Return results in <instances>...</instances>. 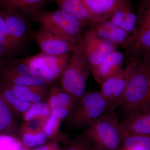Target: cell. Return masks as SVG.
I'll return each instance as SVG.
<instances>
[{"label": "cell", "mask_w": 150, "mask_h": 150, "mask_svg": "<svg viewBox=\"0 0 150 150\" xmlns=\"http://www.w3.org/2000/svg\"><path fill=\"white\" fill-rule=\"evenodd\" d=\"M140 23H150V0H143L139 7V16Z\"/></svg>", "instance_id": "29"}, {"label": "cell", "mask_w": 150, "mask_h": 150, "mask_svg": "<svg viewBox=\"0 0 150 150\" xmlns=\"http://www.w3.org/2000/svg\"><path fill=\"white\" fill-rule=\"evenodd\" d=\"M65 150H97L85 138L70 143Z\"/></svg>", "instance_id": "30"}, {"label": "cell", "mask_w": 150, "mask_h": 150, "mask_svg": "<svg viewBox=\"0 0 150 150\" xmlns=\"http://www.w3.org/2000/svg\"><path fill=\"white\" fill-rule=\"evenodd\" d=\"M84 134L97 150H118L123 140L120 122L114 111L102 115L86 128Z\"/></svg>", "instance_id": "3"}, {"label": "cell", "mask_w": 150, "mask_h": 150, "mask_svg": "<svg viewBox=\"0 0 150 150\" xmlns=\"http://www.w3.org/2000/svg\"><path fill=\"white\" fill-rule=\"evenodd\" d=\"M20 133L23 143L28 148H36L42 146L48 138L42 129L32 130L23 125L20 129Z\"/></svg>", "instance_id": "23"}, {"label": "cell", "mask_w": 150, "mask_h": 150, "mask_svg": "<svg viewBox=\"0 0 150 150\" xmlns=\"http://www.w3.org/2000/svg\"><path fill=\"white\" fill-rule=\"evenodd\" d=\"M79 100L57 86L51 88L47 103L51 114L60 120L69 117Z\"/></svg>", "instance_id": "11"}, {"label": "cell", "mask_w": 150, "mask_h": 150, "mask_svg": "<svg viewBox=\"0 0 150 150\" xmlns=\"http://www.w3.org/2000/svg\"><path fill=\"white\" fill-rule=\"evenodd\" d=\"M81 46L91 69L100 64L115 50V46L99 37L93 28L83 35Z\"/></svg>", "instance_id": "9"}, {"label": "cell", "mask_w": 150, "mask_h": 150, "mask_svg": "<svg viewBox=\"0 0 150 150\" xmlns=\"http://www.w3.org/2000/svg\"><path fill=\"white\" fill-rule=\"evenodd\" d=\"M62 120L56 118L53 114H50L45 119L42 125V129L48 137H54L60 128Z\"/></svg>", "instance_id": "27"}, {"label": "cell", "mask_w": 150, "mask_h": 150, "mask_svg": "<svg viewBox=\"0 0 150 150\" xmlns=\"http://www.w3.org/2000/svg\"><path fill=\"white\" fill-rule=\"evenodd\" d=\"M124 56L121 52L114 50L100 64L91 69L94 79L98 83L118 73L122 68Z\"/></svg>", "instance_id": "13"}, {"label": "cell", "mask_w": 150, "mask_h": 150, "mask_svg": "<svg viewBox=\"0 0 150 150\" xmlns=\"http://www.w3.org/2000/svg\"><path fill=\"white\" fill-rule=\"evenodd\" d=\"M17 131L15 115L0 93V135L14 137Z\"/></svg>", "instance_id": "22"}, {"label": "cell", "mask_w": 150, "mask_h": 150, "mask_svg": "<svg viewBox=\"0 0 150 150\" xmlns=\"http://www.w3.org/2000/svg\"><path fill=\"white\" fill-rule=\"evenodd\" d=\"M51 144L43 145L35 148L33 150H49L51 147Z\"/></svg>", "instance_id": "33"}, {"label": "cell", "mask_w": 150, "mask_h": 150, "mask_svg": "<svg viewBox=\"0 0 150 150\" xmlns=\"http://www.w3.org/2000/svg\"><path fill=\"white\" fill-rule=\"evenodd\" d=\"M91 74V65L82 48L73 52L61 77L62 88L79 100L86 92L87 81Z\"/></svg>", "instance_id": "5"}, {"label": "cell", "mask_w": 150, "mask_h": 150, "mask_svg": "<svg viewBox=\"0 0 150 150\" xmlns=\"http://www.w3.org/2000/svg\"><path fill=\"white\" fill-rule=\"evenodd\" d=\"M123 139L132 135L150 134V111L128 114L120 123Z\"/></svg>", "instance_id": "12"}, {"label": "cell", "mask_w": 150, "mask_h": 150, "mask_svg": "<svg viewBox=\"0 0 150 150\" xmlns=\"http://www.w3.org/2000/svg\"><path fill=\"white\" fill-rule=\"evenodd\" d=\"M121 145L122 148L127 150H150V134L127 136Z\"/></svg>", "instance_id": "24"}, {"label": "cell", "mask_w": 150, "mask_h": 150, "mask_svg": "<svg viewBox=\"0 0 150 150\" xmlns=\"http://www.w3.org/2000/svg\"><path fill=\"white\" fill-rule=\"evenodd\" d=\"M148 111H150V77L149 80V92H148L147 98L146 100L145 103L143 110L142 111H140V112Z\"/></svg>", "instance_id": "32"}, {"label": "cell", "mask_w": 150, "mask_h": 150, "mask_svg": "<svg viewBox=\"0 0 150 150\" xmlns=\"http://www.w3.org/2000/svg\"><path fill=\"white\" fill-rule=\"evenodd\" d=\"M21 150H28L26 149H24V148H22Z\"/></svg>", "instance_id": "34"}, {"label": "cell", "mask_w": 150, "mask_h": 150, "mask_svg": "<svg viewBox=\"0 0 150 150\" xmlns=\"http://www.w3.org/2000/svg\"><path fill=\"white\" fill-rule=\"evenodd\" d=\"M0 43L8 61L14 59L18 54L10 36L5 21L0 10Z\"/></svg>", "instance_id": "25"}, {"label": "cell", "mask_w": 150, "mask_h": 150, "mask_svg": "<svg viewBox=\"0 0 150 150\" xmlns=\"http://www.w3.org/2000/svg\"><path fill=\"white\" fill-rule=\"evenodd\" d=\"M109 21L129 34L132 33V36L137 31V17L128 0L123 1Z\"/></svg>", "instance_id": "17"}, {"label": "cell", "mask_w": 150, "mask_h": 150, "mask_svg": "<svg viewBox=\"0 0 150 150\" xmlns=\"http://www.w3.org/2000/svg\"><path fill=\"white\" fill-rule=\"evenodd\" d=\"M5 83L11 89L17 96L27 102L34 103L44 101L48 96V85L19 86Z\"/></svg>", "instance_id": "18"}, {"label": "cell", "mask_w": 150, "mask_h": 150, "mask_svg": "<svg viewBox=\"0 0 150 150\" xmlns=\"http://www.w3.org/2000/svg\"><path fill=\"white\" fill-rule=\"evenodd\" d=\"M21 143L14 136L0 135V150H21Z\"/></svg>", "instance_id": "28"}, {"label": "cell", "mask_w": 150, "mask_h": 150, "mask_svg": "<svg viewBox=\"0 0 150 150\" xmlns=\"http://www.w3.org/2000/svg\"><path fill=\"white\" fill-rule=\"evenodd\" d=\"M51 113V109L48 103L42 101L32 103L22 117L25 122L33 118L46 119Z\"/></svg>", "instance_id": "26"}, {"label": "cell", "mask_w": 150, "mask_h": 150, "mask_svg": "<svg viewBox=\"0 0 150 150\" xmlns=\"http://www.w3.org/2000/svg\"><path fill=\"white\" fill-rule=\"evenodd\" d=\"M108 112L109 105L100 91H89L78 100L69 116V123L75 129L87 128Z\"/></svg>", "instance_id": "4"}, {"label": "cell", "mask_w": 150, "mask_h": 150, "mask_svg": "<svg viewBox=\"0 0 150 150\" xmlns=\"http://www.w3.org/2000/svg\"><path fill=\"white\" fill-rule=\"evenodd\" d=\"M7 61H8V60L5 54L4 48L1 44L0 43V69Z\"/></svg>", "instance_id": "31"}, {"label": "cell", "mask_w": 150, "mask_h": 150, "mask_svg": "<svg viewBox=\"0 0 150 150\" xmlns=\"http://www.w3.org/2000/svg\"><path fill=\"white\" fill-rule=\"evenodd\" d=\"M2 1V0H0V6H1V4Z\"/></svg>", "instance_id": "35"}, {"label": "cell", "mask_w": 150, "mask_h": 150, "mask_svg": "<svg viewBox=\"0 0 150 150\" xmlns=\"http://www.w3.org/2000/svg\"><path fill=\"white\" fill-rule=\"evenodd\" d=\"M125 69L108 78L101 84L100 92L108 103L109 111H114L121 105L126 86Z\"/></svg>", "instance_id": "10"}, {"label": "cell", "mask_w": 150, "mask_h": 150, "mask_svg": "<svg viewBox=\"0 0 150 150\" xmlns=\"http://www.w3.org/2000/svg\"><path fill=\"white\" fill-rule=\"evenodd\" d=\"M133 56L150 58V23H140L126 47Z\"/></svg>", "instance_id": "16"}, {"label": "cell", "mask_w": 150, "mask_h": 150, "mask_svg": "<svg viewBox=\"0 0 150 150\" xmlns=\"http://www.w3.org/2000/svg\"><path fill=\"white\" fill-rule=\"evenodd\" d=\"M59 9L87 24L92 23L91 16L82 0H53Z\"/></svg>", "instance_id": "19"}, {"label": "cell", "mask_w": 150, "mask_h": 150, "mask_svg": "<svg viewBox=\"0 0 150 150\" xmlns=\"http://www.w3.org/2000/svg\"><path fill=\"white\" fill-rule=\"evenodd\" d=\"M0 93L15 115L23 116L32 104L21 99L6 84L0 81Z\"/></svg>", "instance_id": "21"}, {"label": "cell", "mask_w": 150, "mask_h": 150, "mask_svg": "<svg viewBox=\"0 0 150 150\" xmlns=\"http://www.w3.org/2000/svg\"><path fill=\"white\" fill-rule=\"evenodd\" d=\"M31 38L41 52L45 54L60 55L73 53L82 48L80 44L65 40L40 27L33 32Z\"/></svg>", "instance_id": "7"}, {"label": "cell", "mask_w": 150, "mask_h": 150, "mask_svg": "<svg viewBox=\"0 0 150 150\" xmlns=\"http://www.w3.org/2000/svg\"><path fill=\"white\" fill-rule=\"evenodd\" d=\"M93 28L97 34L115 46H126L131 41L132 36L121 28L116 26L109 20L96 23Z\"/></svg>", "instance_id": "15"}, {"label": "cell", "mask_w": 150, "mask_h": 150, "mask_svg": "<svg viewBox=\"0 0 150 150\" xmlns=\"http://www.w3.org/2000/svg\"><path fill=\"white\" fill-rule=\"evenodd\" d=\"M40 27L74 43L81 45L83 30L87 23L59 9L45 11L42 9L33 12L30 16Z\"/></svg>", "instance_id": "2"}, {"label": "cell", "mask_w": 150, "mask_h": 150, "mask_svg": "<svg viewBox=\"0 0 150 150\" xmlns=\"http://www.w3.org/2000/svg\"><path fill=\"white\" fill-rule=\"evenodd\" d=\"M70 57L69 53L51 55L40 52L23 60L36 76L49 84L61 77Z\"/></svg>", "instance_id": "6"}, {"label": "cell", "mask_w": 150, "mask_h": 150, "mask_svg": "<svg viewBox=\"0 0 150 150\" xmlns=\"http://www.w3.org/2000/svg\"><path fill=\"white\" fill-rule=\"evenodd\" d=\"M9 34L18 53L23 48L33 33L27 16L19 12L1 9Z\"/></svg>", "instance_id": "8"}, {"label": "cell", "mask_w": 150, "mask_h": 150, "mask_svg": "<svg viewBox=\"0 0 150 150\" xmlns=\"http://www.w3.org/2000/svg\"><path fill=\"white\" fill-rule=\"evenodd\" d=\"M47 0H2L1 9L19 12L26 16L41 10Z\"/></svg>", "instance_id": "20"}, {"label": "cell", "mask_w": 150, "mask_h": 150, "mask_svg": "<svg viewBox=\"0 0 150 150\" xmlns=\"http://www.w3.org/2000/svg\"><path fill=\"white\" fill-rule=\"evenodd\" d=\"M126 83L120 106L126 115L142 111L149 92L150 58L133 56L125 69Z\"/></svg>", "instance_id": "1"}, {"label": "cell", "mask_w": 150, "mask_h": 150, "mask_svg": "<svg viewBox=\"0 0 150 150\" xmlns=\"http://www.w3.org/2000/svg\"><path fill=\"white\" fill-rule=\"evenodd\" d=\"M94 24L109 20L124 0H82Z\"/></svg>", "instance_id": "14"}, {"label": "cell", "mask_w": 150, "mask_h": 150, "mask_svg": "<svg viewBox=\"0 0 150 150\" xmlns=\"http://www.w3.org/2000/svg\"><path fill=\"white\" fill-rule=\"evenodd\" d=\"M120 150H127L125 149H123V148H121V149H120Z\"/></svg>", "instance_id": "36"}]
</instances>
